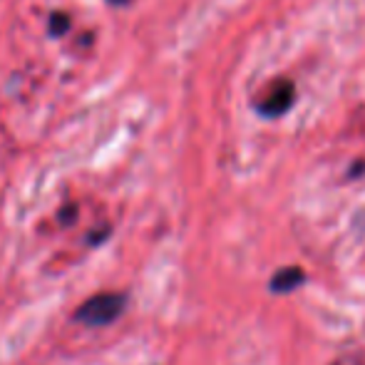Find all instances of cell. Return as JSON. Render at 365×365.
<instances>
[{"label":"cell","mask_w":365,"mask_h":365,"mask_svg":"<svg viewBox=\"0 0 365 365\" xmlns=\"http://www.w3.org/2000/svg\"><path fill=\"white\" fill-rule=\"evenodd\" d=\"M303 281H306V271L298 269V266H286V269H279L269 281L271 293H291L296 289H301Z\"/></svg>","instance_id":"3"},{"label":"cell","mask_w":365,"mask_h":365,"mask_svg":"<svg viewBox=\"0 0 365 365\" xmlns=\"http://www.w3.org/2000/svg\"><path fill=\"white\" fill-rule=\"evenodd\" d=\"M130 306L127 291H100L95 296L85 298L73 313V323L85 328H107L115 326Z\"/></svg>","instance_id":"1"},{"label":"cell","mask_w":365,"mask_h":365,"mask_svg":"<svg viewBox=\"0 0 365 365\" xmlns=\"http://www.w3.org/2000/svg\"><path fill=\"white\" fill-rule=\"evenodd\" d=\"M110 236H112V226L110 224L97 226V229H90L85 234V244L90 246V249H97V246L107 244V241H110Z\"/></svg>","instance_id":"5"},{"label":"cell","mask_w":365,"mask_h":365,"mask_svg":"<svg viewBox=\"0 0 365 365\" xmlns=\"http://www.w3.org/2000/svg\"><path fill=\"white\" fill-rule=\"evenodd\" d=\"M77 217H80V207H77L75 202L63 204V207L58 209V214H55V219H58V224H60V226H70V224H75Z\"/></svg>","instance_id":"6"},{"label":"cell","mask_w":365,"mask_h":365,"mask_svg":"<svg viewBox=\"0 0 365 365\" xmlns=\"http://www.w3.org/2000/svg\"><path fill=\"white\" fill-rule=\"evenodd\" d=\"M293 100H296V85L291 80H279L269 90V95L256 105L261 117H281L291 110Z\"/></svg>","instance_id":"2"},{"label":"cell","mask_w":365,"mask_h":365,"mask_svg":"<svg viewBox=\"0 0 365 365\" xmlns=\"http://www.w3.org/2000/svg\"><path fill=\"white\" fill-rule=\"evenodd\" d=\"M73 30V18L65 10H53L48 15V35L50 38H63Z\"/></svg>","instance_id":"4"},{"label":"cell","mask_w":365,"mask_h":365,"mask_svg":"<svg viewBox=\"0 0 365 365\" xmlns=\"http://www.w3.org/2000/svg\"><path fill=\"white\" fill-rule=\"evenodd\" d=\"M107 5H112V8H125V5H130L132 0H105Z\"/></svg>","instance_id":"7"}]
</instances>
